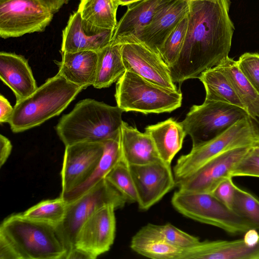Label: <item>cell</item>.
I'll return each instance as SVG.
<instances>
[{"label":"cell","mask_w":259,"mask_h":259,"mask_svg":"<svg viewBox=\"0 0 259 259\" xmlns=\"http://www.w3.org/2000/svg\"><path fill=\"white\" fill-rule=\"evenodd\" d=\"M230 4V0L190 1L184 42L169 67L174 83L198 78L229 57L235 29L229 15Z\"/></svg>","instance_id":"6da1fadb"},{"label":"cell","mask_w":259,"mask_h":259,"mask_svg":"<svg viewBox=\"0 0 259 259\" xmlns=\"http://www.w3.org/2000/svg\"><path fill=\"white\" fill-rule=\"evenodd\" d=\"M67 253L58 225L32 220L20 213L0 226L1 259H65Z\"/></svg>","instance_id":"7a4b0ae2"},{"label":"cell","mask_w":259,"mask_h":259,"mask_svg":"<svg viewBox=\"0 0 259 259\" xmlns=\"http://www.w3.org/2000/svg\"><path fill=\"white\" fill-rule=\"evenodd\" d=\"M123 112L118 106L85 99L63 115L55 128L65 146L81 142H103L120 137Z\"/></svg>","instance_id":"3957f363"},{"label":"cell","mask_w":259,"mask_h":259,"mask_svg":"<svg viewBox=\"0 0 259 259\" xmlns=\"http://www.w3.org/2000/svg\"><path fill=\"white\" fill-rule=\"evenodd\" d=\"M82 90L58 73L30 96L16 102L9 122L11 131L21 133L59 115Z\"/></svg>","instance_id":"277c9868"},{"label":"cell","mask_w":259,"mask_h":259,"mask_svg":"<svg viewBox=\"0 0 259 259\" xmlns=\"http://www.w3.org/2000/svg\"><path fill=\"white\" fill-rule=\"evenodd\" d=\"M115 98L123 111L160 113L180 107L182 94L180 90L164 88L126 71L117 81Z\"/></svg>","instance_id":"5b68a950"},{"label":"cell","mask_w":259,"mask_h":259,"mask_svg":"<svg viewBox=\"0 0 259 259\" xmlns=\"http://www.w3.org/2000/svg\"><path fill=\"white\" fill-rule=\"evenodd\" d=\"M259 141L257 128L250 116L243 118L232 125L213 139L192 147L182 155L173 167L176 181L183 179L217 156L230 150L253 146Z\"/></svg>","instance_id":"8992f818"},{"label":"cell","mask_w":259,"mask_h":259,"mask_svg":"<svg viewBox=\"0 0 259 259\" xmlns=\"http://www.w3.org/2000/svg\"><path fill=\"white\" fill-rule=\"evenodd\" d=\"M171 202L182 215L196 221L219 228L232 235L245 233L252 225L226 206L211 193L178 190Z\"/></svg>","instance_id":"52a82bcc"},{"label":"cell","mask_w":259,"mask_h":259,"mask_svg":"<svg viewBox=\"0 0 259 259\" xmlns=\"http://www.w3.org/2000/svg\"><path fill=\"white\" fill-rule=\"evenodd\" d=\"M247 116H249L241 107L204 100L201 105L192 106L181 123L191 138L192 147H195L213 139Z\"/></svg>","instance_id":"ba28073f"},{"label":"cell","mask_w":259,"mask_h":259,"mask_svg":"<svg viewBox=\"0 0 259 259\" xmlns=\"http://www.w3.org/2000/svg\"><path fill=\"white\" fill-rule=\"evenodd\" d=\"M126 202L121 194L104 178L86 193L68 203L65 217L58 225L67 253L74 247L76 235L82 225L96 211L107 205L120 208Z\"/></svg>","instance_id":"9c48e42d"},{"label":"cell","mask_w":259,"mask_h":259,"mask_svg":"<svg viewBox=\"0 0 259 259\" xmlns=\"http://www.w3.org/2000/svg\"><path fill=\"white\" fill-rule=\"evenodd\" d=\"M53 15L39 0H0V36L5 39L42 32Z\"/></svg>","instance_id":"30bf717a"},{"label":"cell","mask_w":259,"mask_h":259,"mask_svg":"<svg viewBox=\"0 0 259 259\" xmlns=\"http://www.w3.org/2000/svg\"><path fill=\"white\" fill-rule=\"evenodd\" d=\"M136 189L140 209L147 210L176 186L171 164L160 160L128 165Z\"/></svg>","instance_id":"8fae6325"},{"label":"cell","mask_w":259,"mask_h":259,"mask_svg":"<svg viewBox=\"0 0 259 259\" xmlns=\"http://www.w3.org/2000/svg\"><path fill=\"white\" fill-rule=\"evenodd\" d=\"M252 148L241 147L224 152L188 176L176 181V186L183 191L211 193L223 180L231 176L232 170Z\"/></svg>","instance_id":"7c38bea8"},{"label":"cell","mask_w":259,"mask_h":259,"mask_svg":"<svg viewBox=\"0 0 259 259\" xmlns=\"http://www.w3.org/2000/svg\"><path fill=\"white\" fill-rule=\"evenodd\" d=\"M104 147V142H81L65 146L61 194L71 191L89 178L99 163Z\"/></svg>","instance_id":"4fadbf2b"},{"label":"cell","mask_w":259,"mask_h":259,"mask_svg":"<svg viewBox=\"0 0 259 259\" xmlns=\"http://www.w3.org/2000/svg\"><path fill=\"white\" fill-rule=\"evenodd\" d=\"M115 209L107 205L92 214L80 228L74 247L86 251L93 259L108 251L115 237Z\"/></svg>","instance_id":"5bb4252c"},{"label":"cell","mask_w":259,"mask_h":259,"mask_svg":"<svg viewBox=\"0 0 259 259\" xmlns=\"http://www.w3.org/2000/svg\"><path fill=\"white\" fill-rule=\"evenodd\" d=\"M121 50L126 71L164 88L177 90L168 66L157 54L139 42L123 44Z\"/></svg>","instance_id":"9a60e30c"},{"label":"cell","mask_w":259,"mask_h":259,"mask_svg":"<svg viewBox=\"0 0 259 259\" xmlns=\"http://www.w3.org/2000/svg\"><path fill=\"white\" fill-rule=\"evenodd\" d=\"M190 5L189 0L169 1L158 11L149 25L130 42L141 43L159 56L166 38L187 15Z\"/></svg>","instance_id":"2e32d148"},{"label":"cell","mask_w":259,"mask_h":259,"mask_svg":"<svg viewBox=\"0 0 259 259\" xmlns=\"http://www.w3.org/2000/svg\"><path fill=\"white\" fill-rule=\"evenodd\" d=\"M113 32L84 20L77 11L70 16L63 30L61 52H98L111 44Z\"/></svg>","instance_id":"e0dca14e"},{"label":"cell","mask_w":259,"mask_h":259,"mask_svg":"<svg viewBox=\"0 0 259 259\" xmlns=\"http://www.w3.org/2000/svg\"><path fill=\"white\" fill-rule=\"evenodd\" d=\"M170 0H142L127 6L117 22L111 44L133 41L151 23L158 11Z\"/></svg>","instance_id":"ac0fdd59"},{"label":"cell","mask_w":259,"mask_h":259,"mask_svg":"<svg viewBox=\"0 0 259 259\" xmlns=\"http://www.w3.org/2000/svg\"><path fill=\"white\" fill-rule=\"evenodd\" d=\"M181 259H259V242L249 246L243 238L200 241L184 249Z\"/></svg>","instance_id":"d6986e66"},{"label":"cell","mask_w":259,"mask_h":259,"mask_svg":"<svg viewBox=\"0 0 259 259\" xmlns=\"http://www.w3.org/2000/svg\"><path fill=\"white\" fill-rule=\"evenodd\" d=\"M0 78L13 91L16 102L28 97L38 88L27 60L13 53H0Z\"/></svg>","instance_id":"ffe728a7"},{"label":"cell","mask_w":259,"mask_h":259,"mask_svg":"<svg viewBox=\"0 0 259 259\" xmlns=\"http://www.w3.org/2000/svg\"><path fill=\"white\" fill-rule=\"evenodd\" d=\"M120 142L122 160L127 165H142L161 160L154 142L146 132L123 121Z\"/></svg>","instance_id":"44dd1931"},{"label":"cell","mask_w":259,"mask_h":259,"mask_svg":"<svg viewBox=\"0 0 259 259\" xmlns=\"http://www.w3.org/2000/svg\"><path fill=\"white\" fill-rule=\"evenodd\" d=\"M61 61L57 63L58 73L82 89L93 85L98 62L97 52H61Z\"/></svg>","instance_id":"7402d4cb"},{"label":"cell","mask_w":259,"mask_h":259,"mask_svg":"<svg viewBox=\"0 0 259 259\" xmlns=\"http://www.w3.org/2000/svg\"><path fill=\"white\" fill-rule=\"evenodd\" d=\"M145 132L152 139L161 159L169 164L181 149L187 135L181 122L172 118L147 126Z\"/></svg>","instance_id":"603a6c76"},{"label":"cell","mask_w":259,"mask_h":259,"mask_svg":"<svg viewBox=\"0 0 259 259\" xmlns=\"http://www.w3.org/2000/svg\"><path fill=\"white\" fill-rule=\"evenodd\" d=\"M104 145L103 155L98 165L89 178L71 191L61 194L60 196L67 203L75 200L93 188L101 180L105 178L108 172L122 160L120 137L104 141Z\"/></svg>","instance_id":"cb8c5ba5"},{"label":"cell","mask_w":259,"mask_h":259,"mask_svg":"<svg viewBox=\"0 0 259 259\" xmlns=\"http://www.w3.org/2000/svg\"><path fill=\"white\" fill-rule=\"evenodd\" d=\"M218 65L228 78L250 117H259V94L240 70L237 61L228 57Z\"/></svg>","instance_id":"d4e9b609"},{"label":"cell","mask_w":259,"mask_h":259,"mask_svg":"<svg viewBox=\"0 0 259 259\" xmlns=\"http://www.w3.org/2000/svg\"><path fill=\"white\" fill-rule=\"evenodd\" d=\"M121 49V45L111 44L97 52L96 77L93 85L95 88L109 87L126 71Z\"/></svg>","instance_id":"484cf974"},{"label":"cell","mask_w":259,"mask_h":259,"mask_svg":"<svg viewBox=\"0 0 259 259\" xmlns=\"http://www.w3.org/2000/svg\"><path fill=\"white\" fill-rule=\"evenodd\" d=\"M131 248L153 259H181L184 249L173 245L142 228L133 236Z\"/></svg>","instance_id":"4316f807"},{"label":"cell","mask_w":259,"mask_h":259,"mask_svg":"<svg viewBox=\"0 0 259 259\" xmlns=\"http://www.w3.org/2000/svg\"><path fill=\"white\" fill-rule=\"evenodd\" d=\"M198 79L205 88V100L224 102L245 109L230 81L219 65L202 72Z\"/></svg>","instance_id":"83f0119b"},{"label":"cell","mask_w":259,"mask_h":259,"mask_svg":"<svg viewBox=\"0 0 259 259\" xmlns=\"http://www.w3.org/2000/svg\"><path fill=\"white\" fill-rule=\"evenodd\" d=\"M118 7L114 0H80L77 11L93 25L114 30Z\"/></svg>","instance_id":"f1b7e54d"},{"label":"cell","mask_w":259,"mask_h":259,"mask_svg":"<svg viewBox=\"0 0 259 259\" xmlns=\"http://www.w3.org/2000/svg\"><path fill=\"white\" fill-rule=\"evenodd\" d=\"M67 204L60 196L55 199L41 201L20 213L32 220L59 225L65 217Z\"/></svg>","instance_id":"f546056e"},{"label":"cell","mask_w":259,"mask_h":259,"mask_svg":"<svg viewBox=\"0 0 259 259\" xmlns=\"http://www.w3.org/2000/svg\"><path fill=\"white\" fill-rule=\"evenodd\" d=\"M105 178L121 194L127 202L137 203V193L128 166L122 160L108 172Z\"/></svg>","instance_id":"4dcf8cb0"},{"label":"cell","mask_w":259,"mask_h":259,"mask_svg":"<svg viewBox=\"0 0 259 259\" xmlns=\"http://www.w3.org/2000/svg\"><path fill=\"white\" fill-rule=\"evenodd\" d=\"M143 227L166 242L183 249L190 247L200 241L197 237L180 230L170 223L162 225L149 223Z\"/></svg>","instance_id":"1f68e13d"},{"label":"cell","mask_w":259,"mask_h":259,"mask_svg":"<svg viewBox=\"0 0 259 259\" xmlns=\"http://www.w3.org/2000/svg\"><path fill=\"white\" fill-rule=\"evenodd\" d=\"M233 210L259 229V198L236 185Z\"/></svg>","instance_id":"d6a6232c"},{"label":"cell","mask_w":259,"mask_h":259,"mask_svg":"<svg viewBox=\"0 0 259 259\" xmlns=\"http://www.w3.org/2000/svg\"><path fill=\"white\" fill-rule=\"evenodd\" d=\"M187 15L182 20L166 38L159 52V56L168 67L178 59L182 50L188 28Z\"/></svg>","instance_id":"836d02e7"},{"label":"cell","mask_w":259,"mask_h":259,"mask_svg":"<svg viewBox=\"0 0 259 259\" xmlns=\"http://www.w3.org/2000/svg\"><path fill=\"white\" fill-rule=\"evenodd\" d=\"M237 61L240 70L259 94V53H244Z\"/></svg>","instance_id":"e575fe53"},{"label":"cell","mask_w":259,"mask_h":259,"mask_svg":"<svg viewBox=\"0 0 259 259\" xmlns=\"http://www.w3.org/2000/svg\"><path fill=\"white\" fill-rule=\"evenodd\" d=\"M231 176L232 177L247 176L259 178V155L253 152L252 148L234 168Z\"/></svg>","instance_id":"d590c367"},{"label":"cell","mask_w":259,"mask_h":259,"mask_svg":"<svg viewBox=\"0 0 259 259\" xmlns=\"http://www.w3.org/2000/svg\"><path fill=\"white\" fill-rule=\"evenodd\" d=\"M232 178L229 176L223 180L214 189L211 194L226 206L233 210L235 184Z\"/></svg>","instance_id":"8d00e7d4"},{"label":"cell","mask_w":259,"mask_h":259,"mask_svg":"<svg viewBox=\"0 0 259 259\" xmlns=\"http://www.w3.org/2000/svg\"><path fill=\"white\" fill-rule=\"evenodd\" d=\"M14 110L9 101L2 95L0 96V122L8 123Z\"/></svg>","instance_id":"74e56055"},{"label":"cell","mask_w":259,"mask_h":259,"mask_svg":"<svg viewBox=\"0 0 259 259\" xmlns=\"http://www.w3.org/2000/svg\"><path fill=\"white\" fill-rule=\"evenodd\" d=\"M12 149L10 141L3 135H0V167H1L9 158Z\"/></svg>","instance_id":"f35d334b"},{"label":"cell","mask_w":259,"mask_h":259,"mask_svg":"<svg viewBox=\"0 0 259 259\" xmlns=\"http://www.w3.org/2000/svg\"><path fill=\"white\" fill-rule=\"evenodd\" d=\"M243 239L249 246H254L259 242V233L256 229L251 228L244 233Z\"/></svg>","instance_id":"ab89813d"},{"label":"cell","mask_w":259,"mask_h":259,"mask_svg":"<svg viewBox=\"0 0 259 259\" xmlns=\"http://www.w3.org/2000/svg\"><path fill=\"white\" fill-rule=\"evenodd\" d=\"M54 14L57 12L61 7L67 4L70 0H39Z\"/></svg>","instance_id":"60d3db41"},{"label":"cell","mask_w":259,"mask_h":259,"mask_svg":"<svg viewBox=\"0 0 259 259\" xmlns=\"http://www.w3.org/2000/svg\"><path fill=\"white\" fill-rule=\"evenodd\" d=\"M71 258L93 259V257L88 252L76 247L71 249L67 253L65 257V259Z\"/></svg>","instance_id":"b9f144b4"},{"label":"cell","mask_w":259,"mask_h":259,"mask_svg":"<svg viewBox=\"0 0 259 259\" xmlns=\"http://www.w3.org/2000/svg\"><path fill=\"white\" fill-rule=\"evenodd\" d=\"M116 4L118 6H128L131 4L142 0H114Z\"/></svg>","instance_id":"7bdbcfd3"},{"label":"cell","mask_w":259,"mask_h":259,"mask_svg":"<svg viewBox=\"0 0 259 259\" xmlns=\"http://www.w3.org/2000/svg\"><path fill=\"white\" fill-rule=\"evenodd\" d=\"M252 150L253 152L259 155V141L253 146Z\"/></svg>","instance_id":"ee69618b"},{"label":"cell","mask_w":259,"mask_h":259,"mask_svg":"<svg viewBox=\"0 0 259 259\" xmlns=\"http://www.w3.org/2000/svg\"><path fill=\"white\" fill-rule=\"evenodd\" d=\"M251 119H252V121H253V122L257 128L258 134H259V117L253 118V119L251 118Z\"/></svg>","instance_id":"f6af8a7d"},{"label":"cell","mask_w":259,"mask_h":259,"mask_svg":"<svg viewBox=\"0 0 259 259\" xmlns=\"http://www.w3.org/2000/svg\"><path fill=\"white\" fill-rule=\"evenodd\" d=\"M190 1H212V2H217L219 0H189Z\"/></svg>","instance_id":"bcb514c9"}]
</instances>
